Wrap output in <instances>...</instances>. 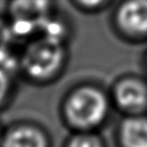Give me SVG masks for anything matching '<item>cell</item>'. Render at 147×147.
I'll use <instances>...</instances> for the list:
<instances>
[{"mask_svg": "<svg viewBox=\"0 0 147 147\" xmlns=\"http://www.w3.org/2000/svg\"><path fill=\"white\" fill-rule=\"evenodd\" d=\"M62 55L63 52L59 41L42 37L25 48L20 63L25 74L31 78L45 79L56 71Z\"/></svg>", "mask_w": 147, "mask_h": 147, "instance_id": "6da1fadb", "label": "cell"}, {"mask_svg": "<svg viewBox=\"0 0 147 147\" xmlns=\"http://www.w3.org/2000/svg\"><path fill=\"white\" fill-rule=\"evenodd\" d=\"M107 103L103 95L93 88L77 91L67 103L69 119L79 126H92L98 124L105 116Z\"/></svg>", "mask_w": 147, "mask_h": 147, "instance_id": "7a4b0ae2", "label": "cell"}, {"mask_svg": "<svg viewBox=\"0 0 147 147\" xmlns=\"http://www.w3.org/2000/svg\"><path fill=\"white\" fill-rule=\"evenodd\" d=\"M49 0H13L9 7L13 21L29 22L39 26L47 18Z\"/></svg>", "mask_w": 147, "mask_h": 147, "instance_id": "3957f363", "label": "cell"}, {"mask_svg": "<svg viewBox=\"0 0 147 147\" xmlns=\"http://www.w3.org/2000/svg\"><path fill=\"white\" fill-rule=\"evenodd\" d=\"M121 25L133 33L147 32V0H130L119 10Z\"/></svg>", "mask_w": 147, "mask_h": 147, "instance_id": "277c9868", "label": "cell"}, {"mask_svg": "<svg viewBox=\"0 0 147 147\" xmlns=\"http://www.w3.org/2000/svg\"><path fill=\"white\" fill-rule=\"evenodd\" d=\"M42 132L31 125H18L7 131L0 147H46Z\"/></svg>", "mask_w": 147, "mask_h": 147, "instance_id": "5b68a950", "label": "cell"}, {"mask_svg": "<svg viewBox=\"0 0 147 147\" xmlns=\"http://www.w3.org/2000/svg\"><path fill=\"white\" fill-rule=\"evenodd\" d=\"M116 98L122 107L136 110L146 103L147 91L140 83L136 80H126L118 86Z\"/></svg>", "mask_w": 147, "mask_h": 147, "instance_id": "8992f818", "label": "cell"}, {"mask_svg": "<svg viewBox=\"0 0 147 147\" xmlns=\"http://www.w3.org/2000/svg\"><path fill=\"white\" fill-rule=\"evenodd\" d=\"M122 139L125 147H147V119H126L122 126Z\"/></svg>", "mask_w": 147, "mask_h": 147, "instance_id": "52a82bcc", "label": "cell"}, {"mask_svg": "<svg viewBox=\"0 0 147 147\" xmlns=\"http://www.w3.org/2000/svg\"><path fill=\"white\" fill-rule=\"evenodd\" d=\"M10 91V76L9 72L0 68V106L8 98Z\"/></svg>", "mask_w": 147, "mask_h": 147, "instance_id": "ba28073f", "label": "cell"}, {"mask_svg": "<svg viewBox=\"0 0 147 147\" xmlns=\"http://www.w3.org/2000/svg\"><path fill=\"white\" fill-rule=\"evenodd\" d=\"M69 147H101L99 141L92 137H86V136H82L78 137L76 139H74Z\"/></svg>", "mask_w": 147, "mask_h": 147, "instance_id": "9c48e42d", "label": "cell"}, {"mask_svg": "<svg viewBox=\"0 0 147 147\" xmlns=\"http://www.w3.org/2000/svg\"><path fill=\"white\" fill-rule=\"evenodd\" d=\"M11 31L8 24H6L1 18H0V48L7 46L8 41L10 40L11 37Z\"/></svg>", "mask_w": 147, "mask_h": 147, "instance_id": "30bf717a", "label": "cell"}, {"mask_svg": "<svg viewBox=\"0 0 147 147\" xmlns=\"http://www.w3.org/2000/svg\"><path fill=\"white\" fill-rule=\"evenodd\" d=\"M80 2H83L84 5H87V6H95L98 3H100L102 0H79Z\"/></svg>", "mask_w": 147, "mask_h": 147, "instance_id": "8fae6325", "label": "cell"}]
</instances>
